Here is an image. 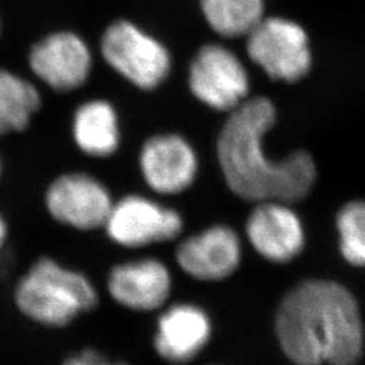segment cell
<instances>
[{
    "label": "cell",
    "instance_id": "cell-1",
    "mask_svg": "<svg viewBox=\"0 0 365 365\" xmlns=\"http://www.w3.org/2000/svg\"><path fill=\"white\" fill-rule=\"evenodd\" d=\"M276 119L274 102L255 96L229 113L220 131L217 157L223 179L235 196L247 202L294 205L310 195L318 179L315 160L306 150L280 160L267 156L264 137Z\"/></svg>",
    "mask_w": 365,
    "mask_h": 365
},
{
    "label": "cell",
    "instance_id": "cell-2",
    "mask_svg": "<svg viewBox=\"0 0 365 365\" xmlns=\"http://www.w3.org/2000/svg\"><path fill=\"white\" fill-rule=\"evenodd\" d=\"M276 336L297 365H354L364 352V325L352 292L325 279L292 288L276 313Z\"/></svg>",
    "mask_w": 365,
    "mask_h": 365
},
{
    "label": "cell",
    "instance_id": "cell-3",
    "mask_svg": "<svg viewBox=\"0 0 365 365\" xmlns=\"http://www.w3.org/2000/svg\"><path fill=\"white\" fill-rule=\"evenodd\" d=\"M14 304L30 322L63 329L99 306V292L91 279L60 261L42 256L19 277Z\"/></svg>",
    "mask_w": 365,
    "mask_h": 365
},
{
    "label": "cell",
    "instance_id": "cell-4",
    "mask_svg": "<svg viewBox=\"0 0 365 365\" xmlns=\"http://www.w3.org/2000/svg\"><path fill=\"white\" fill-rule=\"evenodd\" d=\"M101 54L118 76L141 91L157 90L172 71V58L165 45L125 19L106 27Z\"/></svg>",
    "mask_w": 365,
    "mask_h": 365
},
{
    "label": "cell",
    "instance_id": "cell-5",
    "mask_svg": "<svg viewBox=\"0 0 365 365\" xmlns=\"http://www.w3.org/2000/svg\"><path fill=\"white\" fill-rule=\"evenodd\" d=\"M247 38L249 58L272 80L294 84L312 71L313 54L307 33L292 21L262 19Z\"/></svg>",
    "mask_w": 365,
    "mask_h": 365
},
{
    "label": "cell",
    "instance_id": "cell-6",
    "mask_svg": "<svg viewBox=\"0 0 365 365\" xmlns=\"http://www.w3.org/2000/svg\"><path fill=\"white\" fill-rule=\"evenodd\" d=\"M43 203L53 221L78 230L103 229L114 206L105 182L87 172H66L49 182Z\"/></svg>",
    "mask_w": 365,
    "mask_h": 365
},
{
    "label": "cell",
    "instance_id": "cell-7",
    "mask_svg": "<svg viewBox=\"0 0 365 365\" xmlns=\"http://www.w3.org/2000/svg\"><path fill=\"white\" fill-rule=\"evenodd\" d=\"M188 88L200 103L229 114L249 99L250 78L235 53L209 43L197 51L190 64Z\"/></svg>",
    "mask_w": 365,
    "mask_h": 365
},
{
    "label": "cell",
    "instance_id": "cell-8",
    "mask_svg": "<svg viewBox=\"0 0 365 365\" xmlns=\"http://www.w3.org/2000/svg\"><path fill=\"white\" fill-rule=\"evenodd\" d=\"M27 64L33 76L46 88L57 93H71L88 83L93 54L78 34L61 30L37 41L29 51Z\"/></svg>",
    "mask_w": 365,
    "mask_h": 365
},
{
    "label": "cell",
    "instance_id": "cell-9",
    "mask_svg": "<svg viewBox=\"0 0 365 365\" xmlns=\"http://www.w3.org/2000/svg\"><path fill=\"white\" fill-rule=\"evenodd\" d=\"M182 227V215L176 210L130 194L114 202L103 230L119 247L138 249L176 240Z\"/></svg>",
    "mask_w": 365,
    "mask_h": 365
},
{
    "label": "cell",
    "instance_id": "cell-10",
    "mask_svg": "<svg viewBox=\"0 0 365 365\" xmlns=\"http://www.w3.org/2000/svg\"><path fill=\"white\" fill-rule=\"evenodd\" d=\"M138 165L146 185L158 195H178L197 176L199 160L194 146L180 134H156L145 141Z\"/></svg>",
    "mask_w": 365,
    "mask_h": 365
},
{
    "label": "cell",
    "instance_id": "cell-11",
    "mask_svg": "<svg viewBox=\"0 0 365 365\" xmlns=\"http://www.w3.org/2000/svg\"><path fill=\"white\" fill-rule=\"evenodd\" d=\"M245 233L256 253L274 264H287L297 259L306 245L302 220L286 202L255 203L245 223Z\"/></svg>",
    "mask_w": 365,
    "mask_h": 365
},
{
    "label": "cell",
    "instance_id": "cell-12",
    "mask_svg": "<svg viewBox=\"0 0 365 365\" xmlns=\"http://www.w3.org/2000/svg\"><path fill=\"white\" fill-rule=\"evenodd\" d=\"M242 245L235 229L214 225L184 238L176 248L178 265L184 274L202 282H220L238 269Z\"/></svg>",
    "mask_w": 365,
    "mask_h": 365
},
{
    "label": "cell",
    "instance_id": "cell-13",
    "mask_svg": "<svg viewBox=\"0 0 365 365\" xmlns=\"http://www.w3.org/2000/svg\"><path fill=\"white\" fill-rule=\"evenodd\" d=\"M106 287L119 306L148 313L160 309L170 298L172 277L163 261L144 257L114 265L107 276Z\"/></svg>",
    "mask_w": 365,
    "mask_h": 365
},
{
    "label": "cell",
    "instance_id": "cell-14",
    "mask_svg": "<svg viewBox=\"0 0 365 365\" xmlns=\"http://www.w3.org/2000/svg\"><path fill=\"white\" fill-rule=\"evenodd\" d=\"M211 336L207 314L194 304H175L160 315L155 348L161 359L185 364L205 349Z\"/></svg>",
    "mask_w": 365,
    "mask_h": 365
},
{
    "label": "cell",
    "instance_id": "cell-15",
    "mask_svg": "<svg viewBox=\"0 0 365 365\" xmlns=\"http://www.w3.org/2000/svg\"><path fill=\"white\" fill-rule=\"evenodd\" d=\"M73 144L84 156L108 158L120 146L117 108L106 99H90L78 106L71 123Z\"/></svg>",
    "mask_w": 365,
    "mask_h": 365
},
{
    "label": "cell",
    "instance_id": "cell-16",
    "mask_svg": "<svg viewBox=\"0 0 365 365\" xmlns=\"http://www.w3.org/2000/svg\"><path fill=\"white\" fill-rule=\"evenodd\" d=\"M41 107L42 95L36 83L0 68V137L26 131Z\"/></svg>",
    "mask_w": 365,
    "mask_h": 365
},
{
    "label": "cell",
    "instance_id": "cell-17",
    "mask_svg": "<svg viewBox=\"0 0 365 365\" xmlns=\"http://www.w3.org/2000/svg\"><path fill=\"white\" fill-rule=\"evenodd\" d=\"M200 6L210 27L226 38L247 37L264 19L262 0H202Z\"/></svg>",
    "mask_w": 365,
    "mask_h": 365
},
{
    "label": "cell",
    "instance_id": "cell-18",
    "mask_svg": "<svg viewBox=\"0 0 365 365\" xmlns=\"http://www.w3.org/2000/svg\"><path fill=\"white\" fill-rule=\"evenodd\" d=\"M339 253L357 268H365V200L345 203L336 217Z\"/></svg>",
    "mask_w": 365,
    "mask_h": 365
},
{
    "label": "cell",
    "instance_id": "cell-19",
    "mask_svg": "<svg viewBox=\"0 0 365 365\" xmlns=\"http://www.w3.org/2000/svg\"><path fill=\"white\" fill-rule=\"evenodd\" d=\"M61 365H126L119 361H113L105 354L95 349H81L68 356Z\"/></svg>",
    "mask_w": 365,
    "mask_h": 365
},
{
    "label": "cell",
    "instance_id": "cell-20",
    "mask_svg": "<svg viewBox=\"0 0 365 365\" xmlns=\"http://www.w3.org/2000/svg\"><path fill=\"white\" fill-rule=\"evenodd\" d=\"M7 238H9V225L6 222V218L0 212V250L4 248Z\"/></svg>",
    "mask_w": 365,
    "mask_h": 365
},
{
    "label": "cell",
    "instance_id": "cell-21",
    "mask_svg": "<svg viewBox=\"0 0 365 365\" xmlns=\"http://www.w3.org/2000/svg\"><path fill=\"white\" fill-rule=\"evenodd\" d=\"M1 173H3V163H1V157H0V178H1Z\"/></svg>",
    "mask_w": 365,
    "mask_h": 365
},
{
    "label": "cell",
    "instance_id": "cell-22",
    "mask_svg": "<svg viewBox=\"0 0 365 365\" xmlns=\"http://www.w3.org/2000/svg\"><path fill=\"white\" fill-rule=\"evenodd\" d=\"M0 29H1V26H0Z\"/></svg>",
    "mask_w": 365,
    "mask_h": 365
}]
</instances>
